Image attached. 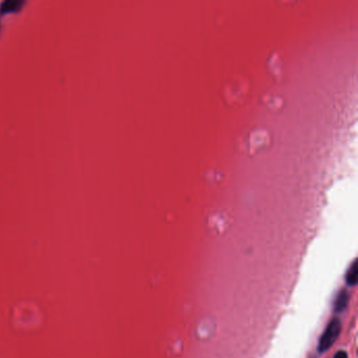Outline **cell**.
Masks as SVG:
<instances>
[{
  "instance_id": "5b68a950",
  "label": "cell",
  "mask_w": 358,
  "mask_h": 358,
  "mask_svg": "<svg viewBox=\"0 0 358 358\" xmlns=\"http://www.w3.org/2000/svg\"><path fill=\"white\" fill-rule=\"evenodd\" d=\"M334 358H349V356H348V353L346 351H338L335 354Z\"/></svg>"
},
{
  "instance_id": "277c9868",
  "label": "cell",
  "mask_w": 358,
  "mask_h": 358,
  "mask_svg": "<svg viewBox=\"0 0 358 358\" xmlns=\"http://www.w3.org/2000/svg\"><path fill=\"white\" fill-rule=\"evenodd\" d=\"M22 5L21 2H16V0H7L5 2L2 7H0V11L3 13H9V12H13L19 9V7Z\"/></svg>"
},
{
  "instance_id": "3957f363",
  "label": "cell",
  "mask_w": 358,
  "mask_h": 358,
  "mask_svg": "<svg viewBox=\"0 0 358 358\" xmlns=\"http://www.w3.org/2000/svg\"><path fill=\"white\" fill-rule=\"evenodd\" d=\"M357 275H358L357 263L356 261H354L346 274V282L349 286H355L357 284Z\"/></svg>"
},
{
  "instance_id": "7a4b0ae2",
  "label": "cell",
  "mask_w": 358,
  "mask_h": 358,
  "mask_svg": "<svg viewBox=\"0 0 358 358\" xmlns=\"http://www.w3.org/2000/svg\"><path fill=\"white\" fill-rule=\"evenodd\" d=\"M350 300V295L347 290H341L339 293L336 296L335 302H334V310L336 313H341L347 309V307L349 305Z\"/></svg>"
},
{
  "instance_id": "6da1fadb",
  "label": "cell",
  "mask_w": 358,
  "mask_h": 358,
  "mask_svg": "<svg viewBox=\"0 0 358 358\" xmlns=\"http://www.w3.org/2000/svg\"><path fill=\"white\" fill-rule=\"evenodd\" d=\"M342 332V321L338 317L331 319L319 339L318 352L324 353L333 346Z\"/></svg>"
}]
</instances>
